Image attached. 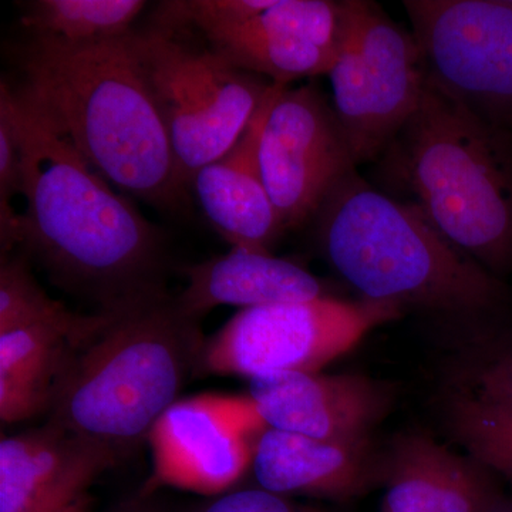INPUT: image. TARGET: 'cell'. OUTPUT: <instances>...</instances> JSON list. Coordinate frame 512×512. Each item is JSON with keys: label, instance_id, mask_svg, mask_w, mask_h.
Here are the masks:
<instances>
[{"label": "cell", "instance_id": "19", "mask_svg": "<svg viewBox=\"0 0 512 512\" xmlns=\"http://www.w3.org/2000/svg\"><path fill=\"white\" fill-rule=\"evenodd\" d=\"M114 453L47 423L0 441V512H26L77 468ZM119 456V454H117Z\"/></svg>", "mask_w": 512, "mask_h": 512}, {"label": "cell", "instance_id": "29", "mask_svg": "<svg viewBox=\"0 0 512 512\" xmlns=\"http://www.w3.org/2000/svg\"><path fill=\"white\" fill-rule=\"evenodd\" d=\"M485 512H512V501L495 500Z\"/></svg>", "mask_w": 512, "mask_h": 512}, {"label": "cell", "instance_id": "15", "mask_svg": "<svg viewBox=\"0 0 512 512\" xmlns=\"http://www.w3.org/2000/svg\"><path fill=\"white\" fill-rule=\"evenodd\" d=\"M279 86L271 84L237 144L202 167L191 183L205 217L232 248L271 252L272 244L284 232L266 191L258 158L266 114Z\"/></svg>", "mask_w": 512, "mask_h": 512}, {"label": "cell", "instance_id": "20", "mask_svg": "<svg viewBox=\"0 0 512 512\" xmlns=\"http://www.w3.org/2000/svg\"><path fill=\"white\" fill-rule=\"evenodd\" d=\"M141 0H35L23 6V28L35 39L90 45L133 33Z\"/></svg>", "mask_w": 512, "mask_h": 512}, {"label": "cell", "instance_id": "8", "mask_svg": "<svg viewBox=\"0 0 512 512\" xmlns=\"http://www.w3.org/2000/svg\"><path fill=\"white\" fill-rule=\"evenodd\" d=\"M328 76L332 106L356 167L390 147L419 107L426 86L413 33L375 3L359 0Z\"/></svg>", "mask_w": 512, "mask_h": 512}, {"label": "cell", "instance_id": "22", "mask_svg": "<svg viewBox=\"0 0 512 512\" xmlns=\"http://www.w3.org/2000/svg\"><path fill=\"white\" fill-rule=\"evenodd\" d=\"M451 423L458 439L485 466L512 474V403L478 396L454 403Z\"/></svg>", "mask_w": 512, "mask_h": 512}, {"label": "cell", "instance_id": "21", "mask_svg": "<svg viewBox=\"0 0 512 512\" xmlns=\"http://www.w3.org/2000/svg\"><path fill=\"white\" fill-rule=\"evenodd\" d=\"M114 313L80 316L53 301L30 272L23 256H3L0 268V332L28 325L55 326L89 343L113 320Z\"/></svg>", "mask_w": 512, "mask_h": 512}, {"label": "cell", "instance_id": "5", "mask_svg": "<svg viewBox=\"0 0 512 512\" xmlns=\"http://www.w3.org/2000/svg\"><path fill=\"white\" fill-rule=\"evenodd\" d=\"M426 82L389 148L430 221L480 264L512 258V163L500 134Z\"/></svg>", "mask_w": 512, "mask_h": 512}, {"label": "cell", "instance_id": "28", "mask_svg": "<svg viewBox=\"0 0 512 512\" xmlns=\"http://www.w3.org/2000/svg\"><path fill=\"white\" fill-rule=\"evenodd\" d=\"M113 512H154L153 508L147 507L140 501H133V503H127L120 505L116 511Z\"/></svg>", "mask_w": 512, "mask_h": 512}, {"label": "cell", "instance_id": "2", "mask_svg": "<svg viewBox=\"0 0 512 512\" xmlns=\"http://www.w3.org/2000/svg\"><path fill=\"white\" fill-rule=\"evenodd\" d=\"M18 92L86 163L158 210L187 207L188 187L131 33L90 45L30 37Z\"/></svg>", "mask_w": 512, "mask_h": 512}, {"label": "cell", "instance_id": "23", "mask_svg": "<svg viewBox=\"0 0 512 512\" xmlns=\"http://www.w3.org/2000/svg\"><path fill=\"white\" fill-rule=\"evenodd\" d=\"M22 141L8 100L0 94V241L2 255L23 242V214L13 208V198L23 195Z\"/></svg>", "mask_w": 512, "mask_h": 512}, {"label": "cell", "instance_id": "16", "mask_svg": "<svg viewBox=\"0 0 512 512\" xmlns=\"http://www.w3.org/2000/svg\"><path fill=\"white\" fill-rule=\"evenodd\" d=\"M184 274L187 288L175 302L198 320L218 306L251 309L328 296L315 275L271 252L231 248L228 254L188 266Z\"/></svg>", "mask_w": 512, "mask_h": 512}, {"label": "cell", "instance_id": "3", "mask_svg": "<svg viewBox=\"0 0 512 512\" xmlns=\"http://www.w3.org/2000/svg\"><path fill=\"white\" fill-rule=\"evenodd\" d=\"M205 339L167 293L114 312L76 350L57 386L49 423L116 451L148 440L197 372Z\"/></svg>", "mask_w": 512, "mask_h": 512}, {"label": "cell", "instance_id": "24", "mask_svg": "<svg viewBox=\"0 0 512 512\" xmlns=\"http://www.w3.org/2000/svg\"><path fill=\"white\" fill-rule=\"evenodd\" d=\"M274 0H173L156 13L157 28L175 32L194 26L205 37L237 28L272 6Z\"/></svg>", "mask_w": 512, "mask_h": 512}, {"label": "cell", "instance_id": "12", "mask_svg": "<svg viewBox=\"0 0 512 512\" xmlns=\"http://www.w3.org/2000/svg\"><path fill=\"white\" fill-rule=\"evenodd\" d=\"M356 5L357 0H274L255 18L207 39L232 66L291 86L330 72Z\"/></svg>", "mask_w": 512, "mask_h": 512}, {"label": "cell", "instance_id": "4", "mask_svg": "<svg viewBox=\"0 0 512 512\" xmlns=\"http://www.w3.org/2000/svg\"><path fill=\"white\" fill-rule=\"evenodd\" d=\"M323 254L363 299L448 312H477L500 285L440 231L414 202L394 200L356 168L315 217Z\"/></svg>", "mask_w": 512, "mask_h": 512}, {"label": "cell", "instance_id": "14", "mask_svg": "<svg viewBox=\"0 0 512 512\" xmlns=\"http://www.w3.org/2000/svg\"><path fill=\"white\" fill-rule=\"evenodd\" d=\"M252 468L269 493L349 500L383 477L370 439L332 441L268 429L256 440Z\"/></svg>", "mask_w": 512, "mask_h": 512}, {"label": "cell", "instance_id": "9", "mask_svg": "<svg viewBox=\"0 0 512 512\" xmlns=\"http://www.w3.org/2000/svg\"><path fill=\"white\" fill-rule=\"evenodd\" d=\"M426 82L498 128L512 127V0L404 3Z\"/></svg>", "mask_w": 512, "mask_h": 512}, {"label": "cell", "instance_id": "18", "mask_svg": "<svg viewBox=\"0 0 512 512\" xmlns=\"http://www.w3.org/2000/svg\"><path fill=\"white\" fill-rule=\"evenodd\" d=\"M86 343L49 325L0 332V419L19 423L52 409L57 386Z\"/></svg>", "mask_w": 512, "mask_h": 512}, {"label": "cell", "instance_id": "25", "mask_svg": "<svg viewBox=\"0 0 512 512\" xmlns=\"http://www.w3.org/2000/svg\"><path fill=\"white\" fill-rule=\"evenodd\" d=\"M117 458V454L106 453L87 461L26 512H87L90 485L106 468L116 463Z\"/></svg>", "mask_w": 512, "mask_h": 512}, {"label": "cell", "instance_id": "6", "mask_svg": "<svg viewBox=\"0 0 512 512\" xmlns=\"http://www.w3.org/2000/svg\"><path fill=\"white\" fill-rule=\"evenodd\" d=\"M131 43L163 116L181 180L190 187L202 167L237 144L272 83L157 26L134 30Z\"/></svg>", "mask_w": 512, "mask_h": 512}, {"label": "cell", "instance_id": "13", "mask_svg": "<svg viewBox=\"0 0 512 512\" xmlns=\"http://www.w3.org/2000/svg\"><path fill=\"white\" fill-rule=\"evenodd\" d=\"M249 397L269 429L332 441L370 439L387 404L366 377L311 372L252 377Z\"/></svg>", "mask_w": 512, "mask_h": 512}, {"label": "cell", "instance_id": "17", "mask_svg": "<svg viewBox=\"0 0 512 512\" xmlns=\"http://www.w3.org/2000/svg\"><path fill=\"white\" fill-rule=\"evenodd\" d=\"M382 480L379 512H485L497 500L480 468L421 436L396 441Z\"/></svg>", "mask_w": 512, "mask_h": 512}, {"label": "cell", "instance_id": "1", "mask_svg": "<svg viewBox=\"0 0 512 512\" xmlns=\"http://www.w3.org/2000/svg\"><path fill=\"white\" fill-rule=\"evenodd\" d=\"M18 124L28 208L23 245L103 313L165 293L163 235L120 197L25 97L2 82Z\"/></svg>", "mask_w": 512, "mask_h": 512}, {"label": "cell", "instance_id": "27", "mask_svg": "<svg viewBox=\"0 0 512 512\" xmlns=\"http://www.w3.org/2000/svg\"><path fill=\"white\" fill-rule=\"evenodd\" d=\"M481 396L497 402L512 403V356L498 360L480 376Z\"/></svg>", "mask_w": 512, "mask_h": 512}, {"label": "cell", "instance_id": "26", "mask_svg": "<svg viewBox=\"0 0 512 512\" xmlns=\"http://www.w3.org/2000/svg\"><path fill=\"white\" fill-rule=\"evenodd\" d=\"M201 512H329L315 505L295 503L286 495L269 493L262 488L222 495Z\"/></svg>", "mask_w": 512, "mask_h": 512}, {"label": "cell", "instance_id": "7", "mask_svg": "<svg viewBox=\"0 0 512 512\" xmlns=\"http://www.w3.org/2000/svg\"><path fill=\"white\" fill-rule=\"evenodd\" d=\"M400 313L402 306L394 303L330 296L241 309L205 340L197 372L248 379L279 372L318 373Z\"/></svg>", "mask_w": 512, "mask_h": 512}, {"label": "cell", "instance_id": "10", "mask_svg": "<svg viewBox=\"0 0 512 512\" xmlns=\"http://www.w3.org/2000/svg\"><path fill=\"white\" fill-rule=\"evenodd\" d=\"M258 158L284 231L315 218L333 188L356 168L335 109L312 84L278 87Z\"/></svg>", "mask_w": 512, "mask_h": 512}, {"label": "cell", "instance_id": "11", "mask_svg": "<svg viewBox=\"0 0 512 512\" xmlns=\"http://www.w3.org/2000/svg\"><path fill=\"white\" fill-rule=\"evenodd\" d=\"M268 429L249 396L202 394L178 400L148 436L153 474L146 493L158 487L224 493L252 466V437L259 439Z\"/></svg>", "mask_w": 512, "mask_h": 512}]
</instances>
